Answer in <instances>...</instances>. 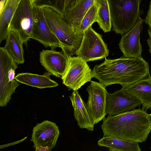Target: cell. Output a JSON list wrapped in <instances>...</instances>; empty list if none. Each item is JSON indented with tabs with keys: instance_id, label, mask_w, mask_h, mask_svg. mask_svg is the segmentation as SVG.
<instances>
[{
	"instance_id": "6da1fadb",
	"label": "cell",
	"mask_w": 151,
	"mask_h": 151,
	"mask_svg": "<svg viewBox=\"0 0 151 151\" xmlns=\"http://www.w3.org/2000/svg\"><path fill=\"white\" fill-rule=\"evenodd\" d=\"M93 77L105 87L113 84L125 87L147 77L150 74L148 63L142 57L124 56L114 59H105L96 65L92 70Z\"/></svg>"
},
{
	"instance_id": "7a4b0ae2",
	"label": "cell",
	"mask_w": 151,
	"mask_h": 151,
	"mask_svg": "<svg viewBox=\"0 0 151 151\" xmlns=\"http://www.w3.org/2000/svg\"><path fill=\"white\" fill-rule=\"evenodd\" d=\"M104 136L116 137L142 143L151 132V116L140 109L108 115L101 125Z\"/></svg>"
},
{
	"instance_id": "3957f363",
	"label": "cell",
	"mask_w": 151,
	"mask_h": 151,
	"mask_svg": "<svg viewBox=\"0 0 151 151\" xmlns=\"http://www.w3.org/2000/svg\"><path fill=\"white\" fill-rule=\"evenodd\" d=\"M41 6L47 23L59 40L62 51L68 57L76 55L84 34H76L64 17L52 7Z\"/></svg>"
},
{
	"instance_id": "277c9868",
	"label": "cell",
	"mask_w": 151,
	"mask_h": 151,
	"mask_svg": "<svg viewBox=\"0 0 151 151\" xmlns=\"http://www.w3.org/2000/svg\"><path fill=\"white\" fill-rule=\"evenodd\" d=\"M113 30L122 35L130 30L141 17L142 0H108Z\"/></svg>"
},
{
	"instance_id": "5b68a950",
	"label": "cell",
	"mask_w": 151,
	"mask_h": 151,
	"mask_svg": "<svg viewBox=\"0 0 151 151\" xmlns=\"http://www.w3.org/2000/svg\"><path fill=\"white\" fill-rule=\"evenodd\" d=\"M32 0H22L12 19L9 28L17 31L24 43L30 38L37 17Z\"/></svg>"
},
{
	"instance_id": "8992f818",
	"label": "cell",
	"mask_w": 151,
	"mask_h": 151,
	"mask_svg": "<svg viewBox=\"0 0 151 151\" xmlns=\"http://www.w3.org/2000/svg\"><path fill=\"white\" fill-rule=\"evenodd\" d=\"M66 71L61 78L63 83L69 90L77 91L93 78L92 70L87 62L78 56H70Z\"/></svg>"
},
{
	"instance_id": "52a82bcc",
	"label": "cell",
	"mask_w": 151,
	"mask_h": 151,
	"mask_svg": "<svg viewBox=\"0 0 151 151\" xmlns=\"http://www.w3.org/2000/svg\"><path fill=\"white\" fill-rule=\"evenodd\" d=\"M109 54V50L102 36L90 27L84 33L76 55L86 62L101 60Z\"/></svg>"
},
{
	"instance_id": "ba28073f",
	"label": "cell",
	"mask_w": 151,
	"mask_h": 151,
	"mask_svg": "<svg viewBox=\"0 0 151 151\" xmlns=\"http://www.w3.org/2000/svg\"><path fill=\"white\" fill-rule=\"evenodd\" d=\"M14 61L4 47H0V105L6 106L11 99L12 95L19 86L16 80L10 81L8 72L11 68H17Z\"/></svg>"
},
{
	"instance_id": "9c48e42d",
	"label": "cell",
	"mask_w": 151,
	"mask_h": 151,
	"mask_svg": "<svg viewBox=\"0 0 151 151\" xmlns=\"http://www.w3.org/2000/svg\"><path fill=\"white\" fill-rule=\"evenodd\" d=\"M105 88L100 82L91 81L86 88L88 96L86 104L95 124L103 120L106 114L108 92Z\"/></svg>"
},
{
	"instance_id": "30bf717a",
	"label": "cell",
	"mask_w": 151,
	"mask_h": 151,
	"mask_svg": "<svg viewBox=\"0 0 151 151\" xmlns=\"http://www.w3.org/2000/svg\"><path fill=\"white\" fill-rule=\"evenodd\" d=\"M58 126L54 122L44 121L34 127L31 141L36 151H50L55 146L59 135Z\"/></svg>"
},
{
	"instance_id": "8fae6325",
	"label": "cell",
	"mask_w": 151,
	"mask_h": 151,
	"mask_svg": "<svg viewBox=\"0 0 151 151\" xmlns=\"http://www.w3.org/2000/svg\"><path fill=\"white\" fill-rule=\"evenodd\" d=\"M141 105L139 100L122 88L113 93H107L106 113L108 115H116L135 109Z\"/></svg>"
},
{
	"instance_id": "7c38bea8",
	"label": "cell",
	"mask_w": 151,
	"mask_h": 151,
	"mask_svg": "<svg viewBox=\"0 0 151 151\" xmlns=\"http://www.w3.org/2000/svg\"><path fill=\"white\" fill-rule=\"evenodd\" d=\"M40 61L51 75L61 78L67 70L68 59L63 51L58 52L52 48L50 50H43L40 52Z\"/></svg>"
},
{
	"instance_id": "4fadbf2b",
	"label": "cell",
	"mask_w": 151,
	"mask_h": 151,
	"mask_svg": "<svg viewBox=\"0 0 151 151\" xmlns=\"http://www.w3.org/2000/svg\"><path fill=\"white\" fill-rule=\"evenodd\" d=\"M144 22L143 19L140 18L134 26L122 36L119 46L124 57L129 58L142 57V49L140 34Z\"/></svg>"
},
{
	"instance_id": "5bb4252c",
	"label": "cell",
	"mask_w": 151,
	"mask_h": 151,
	"mask_svg": "<svg viewBox=\"0 0 151 151\" xmlns=\"http://www.w3.org/2000/svg\"><path fill=\"white\" fill-rule=\"evenodd\" d=\"M37 21L30 38L38 41L45 47L52 49L60 47V42L49 27L41 6H35Z\"/></svg>"
},
{
	"instance_id": "9a60e30c",
	"label": "cell",
	"mask_w": 151,
	"mask_h": 151,
	"mask_svg": "<svg viewBox=\"0 0 151 151\" xmlns=\"http://www.w3.org/2000/svg\"><path fill=\"white\" fill-rule=\"evenodd\" d=\"M122 88L141 101L142 109L146 111L151 109V77L150 75L147 77Z\"/></svg>"
},
{
	"instance_id": "2e32d148",
	"label": "cell",
	"mask_w": 151,
	"mask_h": 151,
	"mask_svg": "<svg viewBox=\"0 0 151 151\" xmlns=\"http://www.w3.org/2000/svg\"><path fill=\"white\" fill-rule=\"evenodd\" d=\"M69 98L74 110V116L77 124L81 128L93 131L95 124L89 114L86 103L78 91H74Z\"/></svg>"
},
{
	"instance_id": "e0dca14e",
	"label": "cell",
	"mask_w": 151,
	"mask_h": 151,
	"mask_svg": "<svg viewBox=\"0 0 151 151\" xmlns=\"http://www.w3.org/2000/svg\"><path fill=\"white\" fill-rule=\"evenodd\" d=\"M96 1L79 0L73 7L64 14V18L76 34L78 35L77 30L83 17Z\"/></svg>"
},
{
	"instance_id": "ac0fdd59",
	"label": "cell",
	"mask_w": 151,
	"mask_h": 151,
	"mask_svg": "<svg viewBox=\"0 0 151 151\" xmlns=\"http://www.w3.org/2000/svg\"><path fill=\"white\" fill-rule=\"evenodd\" d=\"M51 74L45 72L43 75L28 73H18L15 79L18 82L40 89L56 87L58 84L51 79Z\"/></svg>"
},
{
	"instance_id": "d6986e66",
	"label": "cell",
	"mask_w": 151,
	"mask_h": 151,
	"mask_svg": "<svg viewBox=\"0 0 151 151\" xmlns=\"http://www.w3.org/2000/svg\"><path fill=\"white\" fill-rule=\"evenodd\" d=\"M23 43L18 32L13 29L9 28L4 47L18 65L24 62Z\"/></svg>"
},
{
	"instance_id": "ffe728a7",
	"label": "cell",
	"mask_w": 151,
	"mask_h": 151,
	"mask_svg": "<svg viewBox=\"0 0 151 151\" xmlns=\"http://www.w3.org/2000/svg\"><path fill=\"white\" fill-rule=\"evenodd\" d=\"M138 143L110 136H104L97 142L99 146L108 147L110 151H140Z\"/></svg>"
},
{
	"instance_id": "44dd1931",
	"label": "cell",
	"mask_w": 151,
	"mask_h": 151,
	"mask_svg": "<svg viewBox=\"0 0 151 151\" xmlns=\"http://www.w3.org/2000/svg\"><path fill=\"white\" fill-rule=\"evenodd\" d=\"M22 0H6L0 13V43L6 39L13 16Z\"/></svg>"
},
{
	"instance_id": "7402d4cb",
	"label": "cell",
	"mask_w": 151,
	"mask_h": 151,
	"mask_svg": "<svg viewBox=\"0 0 151 151\" xmlns=\"http://www.w3.org/2000/svg\"><path fill=\"white\" fill-rule=\"evenodd\" d=\"M97 8V22L99 28L104 32H110L112 24L108 0H96Z\"/></svg>"
},
{
	"instance_id": "603a6c76",
	"label": "cell",
	"mask_w": 151,
	"mask_h": 151,
	"mask_svg": "<svg viewBox=\"0 0 151 151\" xmlns=\"http://www.w3.org/2000/svg\"><path fill=\"white\" fill-rule=\"evenodd\" d=\"M97 8L95 2L83 18L77 30L78 34H83L93 23L97 22Z\"/></svg>"
},
{
	"instance_id": "cb8c5ba5",
	"label": "cell",
	"mask_w": 151,
	"mask_h": 151,
	"mask_svg": "<svg viewBox=\"0 0 151 151\" xmlns=\"http://www.w3.org/2000/svg\"><path fill=\"white\" fill-rule=\"evenodd\" d=\"M32 1L35 6H50L63 17L65 0H32Z\"/></svg>"
},
{
	"instance_id": "d4e9b609",
	"label": "cell",
	"mask_w": 151,
	"mask_h": 151,
	"mask_svg": "<svg viewBox=\"0 0 151 151\" xmlns=\"http://www.w3.org/2000/svg\"><path fill=\"white\" fill-rule=\"evenodd\" d=\"M144 21L145 23L149 26L147 29L149 38L147 42L149 48V51L151 54V1L149 3L148 9Z\"/></svg>"
},
{
	"instance_id": "484cf974",
	"label": "cell",
	"mask_w": 151,
	"mask_h": 151,
	"mask_svg": "<svg viewBox=\"0 0 151 151\" xmlns=\"http://www.w3.org/2000/svg\"><path fill=\"white\" fill-rule=\"evenodd\" d=\"M78 1L79 0H65L64 14L66 12L73 7Z\"/></svg>"
},
{
	"instance_id": "4316f807",
	"label": "cell",
	"mask_w": 151,
	"mask_h": 151,
	"mask_svg": "<svg viewBox=\"0 0 151 151\" xmlns=\"http://www.w3.org/2000/svg\"><path fill=\"white\" fill-rule=\"evenodd\" d=\"M150 115H151V114H150Z\"/></svg>"
},
{
	"instance_id": "83f0119b",
	"label": "cell",
	"mask_w": 151,
	"mask_h": 151,
	"mask_svg": "<svg viewBox=\"0 0 151 151\" xmlns=\"http://www.w3.org/2000/svg\"><path fill=\"white\" fill-rule=\"evenodd\" d=\"M150 148H151V147Z\"/></svg>"
}]
</instances>
